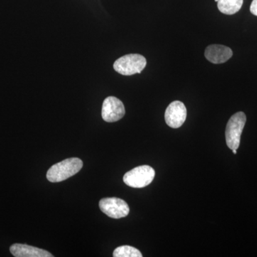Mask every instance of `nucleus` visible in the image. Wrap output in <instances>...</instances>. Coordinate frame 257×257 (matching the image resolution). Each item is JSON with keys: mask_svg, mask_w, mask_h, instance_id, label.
I'll return each mask as SVG.
<instances>
[{"mask_svg": "<svg viewBox=\"0 0 257 257\" xmlns=\"http://www.w3.org/2000/svg\"><path fill=\"white\" fill-rule=\"evenodd\" d=\"M206 59L213 64H222L229 60L233 52L229 47L220 45H209L206 48Z\"/></svg>", "mask_w": 257, "mask_h": 257, "instance_id": "6e6552de", "label": "nucleus"}, {"mask_svg": "<svg viewBox=\"0 0 257 257\" xmlns=\"http://www.w3.org/2000/svg\"><path fill=\"white\" fill-rule=\"evenodd\" d=\"M83 167V162L77 157L67 159L55 164L49 169L47 179L51 182H60L78 173Z\"/></svg>", "mask_w": 257, "mask_h": 257, "instance_id": "f257e3e1", "label": "nucleus"}, {"mask_svg": "<svg viewBox=\"0 0 257 257\" xmlns=\"http://www.w3.org/2000/svg\"><path fill=\"white\" fill-rule=\"evenodd\" d=\"M250 11L255 16H257V0H253L250 7Z\"/></svg>", "mask_w": 257, "mask_h": 257, "instance_id": "f8f14e48", "label": "nucleus"}, {"mask_svg": "<svg viewBox=\"0 0 257 257\" xmlns=\"http://www.w3.org/2000/svg\"><path fill=\"white\" fill-rule=\"evenodd\" d=\"M218 1H219V0H215L216 3H218Z\"/></svg>", "mask_w": 257, "mask_h": 257, "instance_id": "4468645a", "label": "nucleus"}, {"mask_svg": "<svg viewBox=\"0 0 257 257\" xmlns=\"http://www.w3.org/2000/svg\"><path fill=\"white\" fill-rule=\"evenodd\" d=\"M187 108L182 101H173L166 109V123L170 127L179 128L182 126L187 119Z\"/></svg>", "mask_w": 257, "mask_h": 257, "instance_id": "0eeeda50", "label": "nucleus"}, {"mask_svg": "<svg viewBox=\"0 0 257 257\" xmlns=\"http://www.w3.org/2000/svg\"><path fill=\"white\" fill-rule=\"evenodd\" d=\"M155 177V171L148 165L140 166L124 176V182L133 188H143L152 183Z\"/></svg>", "mask_w": 257, "mask_h": 257, "instance_id": "20e7f679", "label": "nucleus"}, {"mask_svg": "<svg viewBox=\"0 0 257 257\" xmlns=\"http://www.w3.org/2000/svg\"><path fill=\"white\" fill-rule=\"evenodd\" d=\"M146 65V59L143 55L130 54L116 60L113 67L118 73L124 76H131L141 73Z\"/></svg>", "mask_w": 257, "mask_h": 257, "instance_id": "f03ea898", "label": "nucleus"}, {"mask_svg": "<svg viewBox=\"0 0 257 257\" xmlns=\"http://www.w3.org/2000/svg\"><path fill=\"white\" fill-rule=\"evenodd\" d=\"M125 114V108L122 101L114 96H109L104 99L101 109V116L106 122H115L121 119Z\"/></svg>", "mask_w": 257, "mask_h": 257, "instance_id": "423d86ee", "label": "nucleus"}, {"mask_svg": "<svg viewBox=\"0 0 257 257\" xmlns=\"http://www.w3.org/2000/svg\"><path fill=\"white\" fill-rule=\"evenodd\" d=\"M10 251L15 257H53L49 251L23 243H15L10 246Z\"/></svg>", "mask_w": 257, "mask_h": 257, "instance_id": "1a4fd4ad", "label": "nucleus"}, {"mask_svg": "<svg viewBox=\"0 0 257 257\" xmlns=\"http://www.w3.org/2000/svg\"><path fill=\"white\" fill-rule=\"evenodd\" d=\"M114 257H142L143 254L138 248L130 246L117 247L113 252Z\"/></svg>", "mask_w": 257, "mask_h": 257, "instance_id": "9b49d317", "label": "nucleus"}, {"mask_svg": "<svg viewBox=\"0 0 257 257\" xmlns=\"http://www.w3.org/2000/svg\"><path fill=\"white\" fill-rule=\"evenodd\" d=\"M246 114L239 111L231 116L226 125L225 136L226 145L231 150H237L240 145L241 135L246 124Z\"/></svg>", "mask_w": 257, "mask_h": 257, "instance_id": "7ed1b4c3", "label": "nucleus"}, {"mask_svg": "<svg viewBox=\"0 0 257 257\" xmlns=\"http://www.w3.org/2000/svg\"><path fill=\"white\" fill-rule=\"evenodd\" d=\"M232 151H233V153H234V155H236V150H233Z\"/></svg>", "mask_w": 257, "mask_h": 257, "instance_id": "ddd939ff", "label": "nucleus"}, {"mask_svg": "<svg viewBox=\"0 0 257 257\" xmlns=\"http://www.w3.org/2000/svg\"><path fill=\"white\" fill-rule=\"evenodd\" d=\"M99 205L101 211L112 219H121L130 213L127 203L119 198H104L101 199Z\"/></svg>", "mask_w": 257, "mask_h": 257, "instance_id": "39448f33", "label": "nucleus"}, {"mask_svg": "<svg viewBox=\"0 0 257 257\" xmlns=\"http://www.w3.org/2000/svg\"><path fill=\"white\" fill-rule=\"evenodd\" d=\"M243 5V0H219L218 9L224 15L236 14L239 11Z\"/></svg>", "mask_w": 257, "mask_h": 257, "instance_id": "9d476101", "label": "nucleus"}]
</instances>
